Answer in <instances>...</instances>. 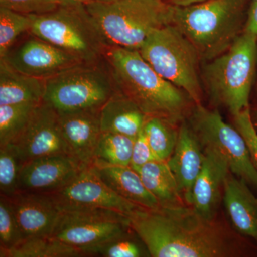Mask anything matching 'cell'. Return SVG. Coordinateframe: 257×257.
I'll return each instance as SVG.
<instances>
[{
  "label": "cell",
  "mask_w": 257,
  "mask_h": 257,
  "mask_svg": "<svg viewBox=\"0 0 257 257\" xmlns=\"http://www.w3.org/2000/svg\"><path fill=\"white\" fill-rule=\"evenodd\" d=\"M130 227L153 257H226L257 255V246L238 239L214 219L182 204L140 209L128 216Z\"/></svg>",
  "instance_id": "obj_1"
},
{
  "label": "cell",
  "mask_w": 257,
  "mask_h": 257,
  "mask_svg": "<svg viewBox=\"0 0 257 257\" xmlns=\"http://www.w3.org/2000/svg\"><path fill=\"white\" fill-rule=\"evenodd\" d=\"M130 229V217L119 211L69 209L62 211L51 236L84 253L85 248L104 242Z\"/></svg>",
  "instance_id": "obj_10"
},
{
  "label": "cell",
  "mask_w": 257,
  "mask_h": 257,
  "mask_svg": "<svg viewBox=\"0 0 257 257\" xmlns=\"http://www.w3.org/2000/svg\"><path fill=\"white\" fill-rule=\"evenodd\" d=\"M153 161H157L156 158L143 130L135 139L130 167L137 170L145 164Z\"/></svg>",
  "instance_id": "obj_34"
},
{
  "label": "cell",
  "mask_w": 257,
  "mask_h": 257,
  "mask_svg": "<svg viewBox=\"0 0 257 257\" xmlns=\"http://www.w3.org/2000/svg\"><path fill=\"white\" fill-rule=\"evenodd\" d=\"M244 32L257 37V2L252 1L248 8L247 20Z\"/></svg>",
  "instance_id": "obj_35"
},
{
  "label": "cell",
  "mask_w": 257,
  "mask_h": 257,
  "mask_svg": "<svg viewBox=\"0 0 257 257\" xmlns=\"http://www.w3.org/2000/svg\"><path fill=\"white\" fill-rule=\"evenodd\" d=\"M252 1H256L257 2V0H252Z\"/></svg>",
  "instance_id": "obj_40"
},
{
  "label": "cell",
  "mask_w": 257,
  "mask_h": 257,
  "mask_svg": "<svg viewBox=\"0 0 257 257\" xmlns=\"http://www.w3.org/2000/svg\"><path fill=\"white\" fill-rule=\"evenodd\" d=\"M9 198L23 239L52 236L62 211L50 194L18 192Z\"/></svg>",
  "instance_id": "obj_15"
},
{
  "label": "cell",
  "mask_w": 257,
  "mask_h": 257,
  "mask_svg": "<svg viewBox=\"0 0 257 257\" xmlns=\"http://www.w3.org/2000/svg\"><path fill=\"white\" fill-rule=\"evenodd\" d=\"M104 59L118 91L132 99L148 117L163 118L175 124L182 120L189 107V96L161 77L138 50L110 47Z\"/></svg>",
  "instance_id": "obj_2"
},
{
  "label": "cell",
  "mask_w": 257,
  "mask_h": 257,
  "mask_svg": "<svg viewBox=\"0 0 257 257\" xmlns=\"http://www.w3.org/2000/svg\"><path fill=\"white\" fill-rule=\"evenodd\" d=\"M65 0H0V7L27 15H41L53 11Z\"/></svg>",
  "instance_id": "obj_32"
},
{
  "label": "cell",
  "mask_w": 257,
  "mask_h": 257,
  "mask_svg": "<svg viewBox=\"0 0 257 257\" xmlns=\"http://www.w3.org/2000/svg\"><path fill=\"white\" fill-rule=\"evenodd\" d=\"M203 148L210 149L224 157L230 172L257 189V170L246 140L236 127L225 122L219 111L196 104L189 118Z\"/></svg>",
  "instance_id": "obj_9"
},
{
  "label": "cell",
  "mask_w": 257,
  "mask_h": 257,
  "mask_svg": "<svg viewBox=\"0 0 257 257\" xmlns=\"http://www.w3.org/2000/svg\"><path fill=\"white\" fill-rule=\"evenodd\" d=\"M134 142L126 135L101 133L91 166H130Z\"/></svg>",
  "instance_id": "obj_25"
},
{
  "label": "cell",
  "mask_w": 257,
  "mask_h": 257,
  "mask_svg": "<svg viewBox=\"0 0 257 257\" xmlns=\"http://www.w3.org/2000/svg\"><path fill=\"white\" fill-rule=\"evenodd\" d=\"M38 104L0 105V147L13 144L21 135Z\"/></svg>",
  "instance_id": "obj_28"
},
{
  "label": "cell",
  "mask_w": 257,
  "mask_h": 257,
  "mask_svg": "<svg viewBox=\"0 0 257 257\" xmlns=\"http://www.w3.org/2000/svg\"><path fill=\"white\" fill-rule=\"evenodd\" d=\"M147 189L158 200L161 207L180 204L178 184L167 162L153 161L135 170Z\"/></svg>",
  "instance_id": "obj_23"
},
{
  "label": "cell",
  "mask_w": 257,
  "mask_h": 257,
  "mask_svg": "<svg viewBox=\"0 0 257 257\" xmlns=\"http://www.w3.org/2000/svg\"><path fill=\"white\" fill-rule=\"evenodd\" d=\"M251 107L247 108L234 116V126L246 140L252 158L253 165L257 170V131L253 126L251 116Z\"/></svg>",
  "instance_id": "obj_33"
},
{
  "label": "cell",
  "mask_w": 257,
  "mask_h": 257,
  "mask_svg": "<svg viewBox=\"0 0 257 257\" xmlns=\"http://www.w3.org/2000/svg\"><path fill=\"white\" fill-rule=\"evenodd\" d=\"M61 211L79 209H107L128 216L144 209L120 197L93 171L84 167L71 182L55 192L48 193Z\"/></svg>",
  "instance_id": "obj_11"
},
{
  "label": "cell",
  "mask_w": 257,
  "mask_h": 257,
  "mask_svg": "<svg viewBox=\"0 0 257 257\" xmlns=\"http://www.w3.org/2000/svg\"><path fill=\"white\" fill-rule=\"evenodd\" d=\"M250 111H251V116L253 126H254L257 131V106H256V107L251 108Z\"/></svg>",
  "instance_id": "obj_38"
},
{
  "label": "cell",
  "mask_w": 257,
  "mask_h": 257,
  "mask_svg": "<svg viewBox=\"0 0 257 257\" xmlns=\"http://www.w3.org/2000/svg\"><path fill=\"white\" fill-rule=\"evenodd\" d=\"M30 33L50 42L84 62L104 58L108 47L82 3H65L41 15H30Z\"/></svg>",
  "instance_id": "obj_7"
},
{
  "label": "cell",
  "mask_w": 257,
  "mask_h": 257,
  "mask_svg": "<svg viewBox=\"0 0 257 257\" xmlns=\"http://www.w3.org/2000/svg\"><path fill=\"white\" fill-rule=\"evenodd\" d=\"M99 109L59 114L62 135L71 155L84 167L92 165L101 134Z\"/></svg>",
  "instance_id": "obj_17"
},
{
  "label": "cell",
  "mask_w": 257,
  "mask_h": 257,
  "mask_svg": "<svg viewBox=\"0 0 257 257\" xmlns=\"http://www.w3.org/2000/svg\"><path fill=\"white\" fill-rule=\"evenodd\" d=\"M201 70L213 101L233 116L250 107L257 67V37L244 32L226 52L207 61Z\"/></svg>",
  "instance_id": "obj_5"
},
{
  "label": "cell",
  "mask_w": 257,
  "mask_h": 257,
  "mask_svg": "<svg viewBox=\"0 0 257 257\" xmlns=\"http://www.w3.org/2000/svg\"><path fill=\"white\" fill-rule=\"evenodd\" d=\"M83 251L87 256H150L145 243L132 229Z\"/></svg>",
  "instance_id": "obj_27"
},
{
  "label": "cell",
  "mask_w": 257,
  "mask_h": 257,
  "mask_svg": "<svg viewBox=\"0 0 257 257\" xmlns=\"http://www.w3.org/2000/svg\"><path fill=\"white\" fill-rule=\"evenodd\" d=\"M248 8V0H208L173 6L172 24L207 62L226 52L244 32Z\"/></svg>",
  "instance_id": "obj_3"
},
{
  "label": "cell",
  "mask_w": 257,
  "mask_h": 257,
  "mask_svg": "<svg viewBox=\"0 0 257 257\" xmlns=\"http://www.w3.org/2000/svg\"><path fill=\"white\" fill-rule=\"evenodd\" d=\"M12 68L27 75L47 79L84 63L50 42L28 32L18 40L3 58Z\"/></svg>",
  "instance_id": "obj_12"
},
{
  "label": "cell",
  "mask_w": 257,
  "mask_h": 257,
  "mask_svg": "<svg viewBox=\"0 0 257 257\" xmlns=\"http://www.w3.org/2000/svg\"><path fill=\"white\" fill-rule=\"evenodd\" d=\"M256 94L257 96V79H256Z\"/></svg>",
  "instance_id": "obj_39"
},
{
  "label": "cell",
  "mask_w": 257,
  "mask_h": 257,
  "mask_svg": "<svg viewBox=\"0 0 257 257\" xmlns=\"http://www.w3.org/2000/svg\"><path fill=\"white\" fill-rule=\"evenodd\" d=\"M23 240L10 198L0 194V250L10 249Z\"/></svg>",
  "instance_id": "obj_31"
},
{
  "label": "cell",
  "mask_w": 257,
  "mask_h": 257,
  "mask_svg": "<svg viewBox=\"0 0 257 257\" xmlns=\"http://www.w3.org/2000/svg\"><path fill=\"white\" fill-rule=\"evenodd\" d=\"M24 162L13 144L0 147V194L10 197L18 192Z\"/></svg>",
  "instance_id": "obj_30"
},
{
  "label": "cell",
  "mask_w": 257,
  "mask_h": 257,
  "mask_svg": "<svg viewBox=\"0 0 257 257\" xmlns=\"http://www.w3.org/2000/svg\"><path fill=\"white\" fill-rule=\"evenodd\" d=\"M86 256L79 248L50 236L23 239L15 247L0 250V257H79Z\"/></svg>",
  "instance_id": "obj_24"
},
{
  "label": "cell",
  "mask_w": 257,
  "mask_h": 257,
  "mask_svg": "<svg viewBox=\"0 0 257 257\" xmlns=\"http://www.w3.org/2000/svg\"><path fill=\"white\" fill-rule=\"evenodd\" d=\"M249 187L230 172L225 181L222 200L236 232L257 246V197Z\"/></svg>",
  "instance_id": "obj_18"
},
{
  "label": "cell",
  "mask_w": 257,
  "mask_h": 257,
  "mask_svg": "<svg viewBox=\"0 0 257 257\" xmlns=\"http://www.w3.org/2000/svg\"><path fill=\"white\" fill-rule=\"evenodd\" d=\"M32 17L0 7V59L31 29Z\"/></svg>",
  "instance_id": "obj_29"
},
{
  "label": "cell",
  "mask_w": 257,
  "mask_h": 257,
  "mask_svg": "<svg viewBox=\"0 0 257 257\" xmlns=\"http://www.w3.org/2000/svg\"><path fill=\"white\" fill-rule=\"evenodd\" d=\"M202 146L189 125L184 123L179 128L175 150L167 161L178 184L181 196L187 202L204 163Z\"/></svg>",
  "instance_id": "obj_19"
},
{
  "label": "cell",
  "mask_w": 257,
  "mask_h": 257,
  "mask_svg": "<svg viewBox=\"0 0 257 257\" xmlns=\"http://www.w3.org/2000/svg\"><path fill=\"white\" fill-rule=\"evenodd\" d=\"M206 1L208 0H169V3L173 6L185 7Z\"/></svg>",
  "instance_id": "obj_36"
},
{
  "label": "cell",
  "mask_w": 257,
  "mask_h": 257,
  "mask_svg": "<svg viewBox=\"0 0 257 257\" xmlns=\"http://www.w3.org/2000/svg\"><path fill=\"white\" fill-rule=\"evenodd\" d=\"M45 90V79L21 73L0 60V105L40 104Z\"/></svg>",
  "instance_id": "obj_22"
},
{
  "label": "cell",
  "mask_w": 257,
  "mask_h": 257,
  "mask_svg": "<svg viewBox=\"0 0 257 257\" xmlns=\"http://www.w3.org/2000/svg\"><path fill=\"white\" fill-rule=\"evenodd\" d=\"M118 89L105 59L45 79L43 101L58 114L99 109Z\"/></svg>",
  "instance_id": "obj_8"
},
{
  "label": "cell",
  "mask_w": 257,
  "mask_h": 257,
  "mask_svg": "<svg viewBox=\"0 0 257 257\" xmlns=\"http://www.w3.org/2000/svg\"><path fill=\"white\" fill-rule=\"evenodd\" d=\"M204 163L193 186L187 203L208 219H214L223 198L225 181L230 169L224 157L203 148Z\"/></svg>",
  "instance_id": "obj_16"
},
{
  "label": "cell",
  "mask_w": 257,
  "mask_h": 257,
  "mask_svg": "<svg viewBox=\"0 0 257 257\" xmlns=\"http://www.w3.org/2000/svg\"><path fill=\"white\" fill-rule=\"evenodd\" d=\"M175 123L163 118L148 117L143 130L157 161L167 162L175 150L179 130Z\"/></svg>",
  "instance_id": "obj_26"
},
{
  "label": "cell",
  "mask_w": 257,
  "mask_h": 257,
  "mask_svg": "<svg viewBox=\"0 0 257 257\" xmlns=\"http://www.w3.org/2000/svg\"><path fill=\"white\" fill-rule=\"evenodd\" d=\"M93 171L120 197L147 209L161 207L137 171L130 166H91Z\"/></svg>",
  "instance_id": "obj_20"
},
{
  "label": "cell",
  "mask_w": 257,
  "mask_h": 257,
  "mask_svg": "<svg viewBox=\"0 0 257 257\" xmlns=\"http://www.w3.org/2000/svg\"><path fill=\"white\" fill-rule=\"evenodd\" d=\"M102 133L126 135L135 139L141 133L148 116L132 99L117 91L99 110Z\"/></svg>",
  "instance_id": "obj_21"
},
{
  "label": "cell",
  "mask_w": 257,
  "mask_h": 257,
  "mask_svg": "<svg viewBox=\"0 0 257 257\" xmlns=\"http://www.w3.org/2000/svg\"><path fill=\"white\" fill-rule=\"evenodd\" d=\"M13 145L24 164L50 155L72 156L62 135L58 113L43 101L35 107L26 128Z\"/></svg>",
  "instance_id": "obj_13"
},
{
  "label": "cell",
  "mask_w": 257,
  "mask_h": 257,
  "mask_svg": "<svg viewBox=\"0 0 257 257\" xmlns=\"http://www.w3.org/2000/svg\"><path fill=\"white\" fill-rule=\"evenodd\" d=\"M84 168L68 155H50L29 161L22 167L18 192H55L71 182Z\"/></svg>",
  "instance_id": "obj_14"
},
{
  "label": "cell",
  "mask_w": 257,
  "mask_h": 257,
  "mask_svg": "<svg viewBox=\"0 0 257 257\" xmlns=\"http://www.w3.org/2000/svg\"><path fill=\"white\" fill-rule=\"evenodd\" d=\"M140 55L161 77L184 91L195 104H201L202 61L192 42L173 24L157 29L140 47Z\"/></svg>",
  "instance_id": "obj_6"
},
{
  "label": "cell",
  "mask_w": 257,
  "mask_h": 257,
  "mask_svg": "<svg viewBox=\"0 0 257 257\" xmlns=\"http://www.w3.org/2000/svg\"><path fill=\"white\" fill-rule=\"evenodd\" d=\"M111 1H114V0H65L66 3H82V4L92 3H108V2Z\"/></svg>",
  "instance_id": "obj_37"
},
{
  "label": "cell",
  "mask_w": 257,
  "mask_h": 257,
  "mask_svg": "<svg viewBox=\"0 0 257 257\" xmlns=\"http://www.w3.org/2000/svg\"><path fill=\"white\" fill-rule=\"evenodd\" d=\"M83 5L108 48L139 50L152 32L172 24L173 5L164 0H114Z\"/></svg>",
  "instance_id": "obj_4"
}]
</instances>
